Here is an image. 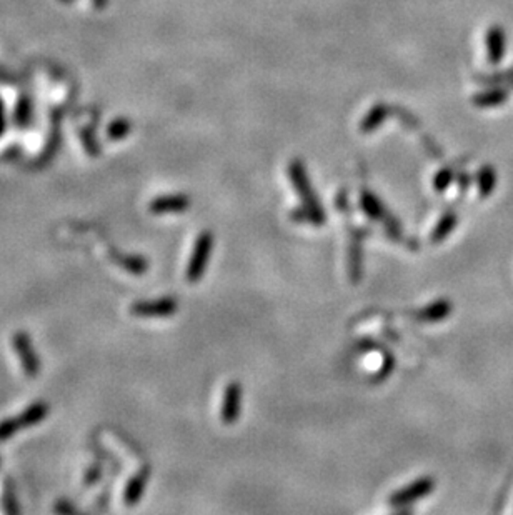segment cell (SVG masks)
Instances as JSON below:
<instances>
[{
	"instance_id": "obj_17",
	"label": "cell",
	"mask_w": 513,
	"mask_h": 515,
	"mask_svg": "<svg viewBox=\"0 0 513 515\" xmlns=\"http://www.w3.org/2000/svg\"><path fill=\"white\" fill-rule=\"evenodd\" d=\"M455 225H456L455 213H445V215L440 219V222L435 225V229H433L430 240L433 244H440L442 240H445L447 237H449V234L455 229Z\"/></svg>"
},
{
	"instance_id": "obj_3",
	"label": "cell",
	"mask_w": 513,
	"mask_h": 515,
	"mask_svg": "<svg viewBox=\"0 0 513 515\" xmlns=\"http://www.w3.org/2000/svg\"><path fill=\"white\" fill-rule=\"evenodd\" d=\"M212 249H213V235L212 232L205 230L199 235V239L195 240L194 252L190 255L189 266H187L185 271V277L190 284H195V282H199L200 278L204 277V273L208 267Z\"/></svg>"
},
{
	"instance_id": "obj_16",
	"label": "cell",
	"mask_w": 513,
	"mask_h": 515,
	"mask_svg": "<svg viewBox=\"0 0 513 515\" xmlns=\"http://www.w3.org/2000/svg\"><path fill=\"white\" fill-rule=\"evenodd\" d=\"M360 203H362V211L365 212L370 219H373V220L384 219V215H385L384 203L380 202L379 197L373 196L372 192L363 190L362 196H360Z\"/></svg>"
},
{
	"instance_id": "obj_12",
	"label": "cell",
	"mask_w": 513,
	"mask_h": 515,
	"mask_svg": "<svg viewBox=\"0 0 513 515\" xmlns=\"http://www.w3.org/2000/svg\"><path fill=\"white\" fill-rule=\"evenodd\" d=\"M507 100H508V90L502 89V87H490V90L478 92V94L473 95L472 99L473 104L477 107H482V109L503 105Z\"/></svg>"
},
{
	"instance_id": "obj_7",
	"label": "cell",
	"mask_w": 513,
	"mask_h": 515,
	"mask_svg": "<svg viewBox=\"0 0 513 515\" xmlns=\"http://www.w3.org/2000/svg\"><path fill=\"white\" fill-rule=\"evenodd\" d=\"M240 402H242V387L239 382H232L227 385L222 402V422L225 425L235 424L240 415Z\"/></svg>"
},
{
	"instance_id": "obj_9",
	"label": "cell",
	"mask_w": 513,
	"mask_h": 515,
	"mask_svg": "<svg viewBox=\"0 0 513 515\" xmlns=\"http://www.w3.org/2000/svg\"><path fill=\"white\" fill-rule=\"evenodd\" d=\"M485 44H487L488 62L492 64V66H498V64L502 62L507 49L505 30L498 25L490 27L487 30V35H485Z\"/></svg>"
},
{
	"instance_id": "obj_19",
	"label": "cell",
	"mask_w": 513,
	"mask_h": 515,
	"mask_svg": "<svg viewBox=\"0 0 513 515\" xmlns=\"http://www.w3.org/2000/svg\"><path fill=\"white\" fill-rule=\"evenodd\" d=\"M452 179H454V172H452V169H443L438 172L435 179H433V187H435L437 192H443V190L450 185Z\"/></svg>"
},
{
	"instance_id": "obj_21",
	"label": "cell",
	"mask_w": 513,
	"mask_h": 515,
	"mask_svg": "<svg viewBox=\"0 0 513 515\" xmlns=\"http://www.w3.org/2000/svg\"><path fill=\"white\" fill-rule=\"evenodd\" d=\"M100 474H102V467H100V466H95V467H93L92 470H90V475H92V477H90V479H87L86 484H87V485L95 484V482L100 479Z\"/></svg>"
},
{
	"instance_id": "obj_8",
	"label": "cell",
	"mask_w": 513,
	"mask_h": 515,
	"mask_svg": "<svg viewBox=\"0 0 513 515\" xmlns=\"http://www.w3.org/2000/svg\"><path fill=\"white\" fill-rule=\"evenodd\" d=\"M190 207V199L179 194V196H162L153 199L148 203V212L155 215H165V213H182Z\"/></svg>"
},
{
	"instance_id": "obj_14",
	"label": "cell",
	"mask_w": 513,
	"mask_h": 515,
	"mask_svg": "<svg viewBox=\"0 0 513 515\" xmlns=\"http://www.w3.org/2000/svg\"><path fill=\"white\" fill-rule=\"evenodd\" d=\"M387 115H389V107L384 104H377L370 109V112L365 115V119L360 124V132L370 134L380 127L385 122Z\"/></svg>"
},
{
	"instance_id": "obj_13",
	"label": "cell",
	"mask_w": 513,
	"mask_h": 515,
	"mask_svg": "<svg viewBox=\"0 0 513 515\" xmlns=\"http://www.w3.org/2000/svg\"><path fill=\"white\" fill-rule=\"evenodd\" d=\"M114 261L119 267L127 271L134 276H142L148 271V261L142 255H124V254H114Z\"/></svg>"
},
{
	"instance_id": "obj_5",
	"label": "cell",
	"mask_w": 513,
	"mask_h": 515,
	"mask_svg": "<svg viewBox=\"0 0 513 515\" xmlns=\"http://www.w3.org/2000/svg\"><path fill=\"white\" fill-rule=\"evenodd\" d=\"M12 347L16 350L18 360H20L23 374L30 379L37 377L40 372V360L30 337L25 332H16L12 337Z\"/></svg>"
},
{
	"instance_id": "obj_4",
	"label": "cell",
	"mask_w": 513,
	"mask_h": 515,
	"mask_svg": "<svg viewBox=\"0 0 513 515\" xmlns=\"http://www.w3.org/2000/svg\"><path fill=\"white\" fill-rule=\"evenodd\" d=\"M179 310V302L174 297H160L155 300H140L130 305V314L140 319H165Z\"/></svg>"
},
{
	"instance_id": "obj_18",
	"label": "cell",
	"mask_w": 513,
	"mask_h": 515,
	"mask_svg": "<svg viewBox=\"0 0 513 515\" xmlns=\"http://www.w3.org/2000/svg\"><path fill=\"white\" fill-rule=\"evenodd\" d=\"M497 174L492 165H483L478 172V192L480 197H488L490 192L495 189Z\"/></svg>"
},
{
	"instance_id": "obj_2",
	"label": "cell",
	"mask_w": 513,
	"mask_h": 515,
	"mask_svg": "<svg viewBox=\"0 0 513 515\" xmlns=\"http://www.w3.org/2000/svg\"><path fill=\"white\" fill-rule=\"evenodd\" d=\"M50 414V407L47 402H35L27 407L20 415L11 417L0 422V444L11 440L13 435L20 430L30 429V427L39 425L42 420L47 419Z\"/></svg>"
},
{
	"instance_id": "obj_20",
	"label": "cell",
	"mask_w": 513,
	"mask_h": 515,
	"mask_svg": "<svg viewBox=\"0 0 513 515\" xmlns=\"http://www.w3.org/2000/svg\"><path fill=\"white\" fill-rule=\"evenodd\" d=\"M129 134V125L127 124H119L115 125L114 129L110 131V136L114 138H120V137H125Z\"/></svg>"
},
{
	"instance_id": "obj_15",
	"label": "cell",
	"mask_w": 513,
	"mask_h": 515,
	"mask_svg": "<svg viewBox=\"0 0 513 515\" xmlns=\"http://www.w3.org/2000/svg\"><path fill=\"white\" fill-rule=\"evenodd\" d=\"M475 82H478L483 87H508V89H513V69L495 73H485V76L478 73V76H475Z\"/></svg>"
},
{
	"instance_id": "obj_10",
	"label": "cell",
	"mask_w": 513,
	"mask_h": 515,
	"mask_svg": "<svg viewBox=\"0 0 513 515\" xmlns=\"http://www.w3.org/2000/svg\"><path fill=\"white\" fill-rule=\"evenodd\" d=\"M148 479H151V468L143 467L135 474L132 479L129 480L127 487L124 490V504L129 505V507H134L140 502L142 495L146 494V487L148 484Z\"/></svg>"
},
{
	"instance_id": "obj_1",
	"label": "cell",
	"mask_w": 513,
	"mask_h": 515,
	"mask_svg": "<svg viewBox=\"0 0 513 515\" xmlns=\"http://www.w3.org/2000/svg\"><path fill=\"white\" fill-rule=\"evenodd\" d=\"M288 174H290L293 187H295L298 196L302 199V207L295 208L292 212V219L295 222H303V224H310L315 227L324 225L326 215L322 211V206L315 196V190L312 187L303 162L293 160L290 167H288Z\"/></svg>"
},
{
	"instance_id": "obj_6",
	"label": "cell",
	"mask_w": 513,
	"mask_h": 515,
	"mask_svg": "<svg viewBox=\"0 0 513 515\" xmlns=\"http://www.w3.org/2000/svg\"><path fill=\"white\" fill-rule=\"evenodd\" d=\"M433 489H435V480L432 477H422V479L412 482L403 489L396 490L395 494H391L389 497V504L394 505V507H405V505H410L417 500L427 497L428 494H432Z\"/></svg>"
},
{
	"instance_id": "obj_11",
	"label": "cell",
	"mask_w": 513,
	"mask_h": 515,
	"mask_svg": "<svg viewBox=\"0 0 513 515\" xmlns=\"http://www.w3.org/2000/svg\"><path fill=\"white\" fill-rule=\"evenodd\" d=\"M452 302L450 300L447 299H442V300H437V302H433L430 305H427L425 309H422L420 312L417 314V319L420 320V322H428V324H433V322H440V320L447 319L452 312Z\"/></svg>"
}]
</instances>
